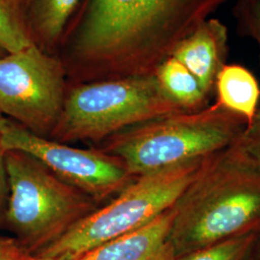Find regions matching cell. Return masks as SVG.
<instances>
[{"instance_id":"6da1fadb","label":"cell","mask_w":260,"mask_h":260,"mask_svg":"<svg viewBox=\"0 0 260 260\" xmlns=\"http://www.w3.org/2000/svg\"><path fill=\"white\" fill-rule=\"evenodd\" d=\"M229 0H93L78 39L82 56L133 60L155 74L178 44Z\"/></svg>"},{"instance_id":"7a4b0ae2","label":"cell","mask_w":260,"mask_h":260,"mask_svg":"<svg viewBox=\"0 0 260 260\" xmlns=\"http://www.w3.org/2000/svg\"><path fill=\"white\" fill-rule=\"evenodd\" d=\"M174 207L170 241L177 258L260 233V166L234 144L203 160Z\"/></svg>"},{"instance_id":"3957f363","label":"cell","mask_w":260,"mask_h":260,"mask_svg":"<svg viewBox=\"0 0 260 260\" xmlns=\"http://www.w3.org/2000/svg\"><path fill=\"white\" fill-rule=\"evenodd\" d=\"M246 128L240 116L214 103L123 130L101 149L120 159L135 178L204 160L234 145Z\"/></svg>"},{"instance_id":"277c9868","label":"cell","mask_w":260,"mask_h":260,"mask_svg":"<svg viewBox=\"0 0 260 260\" xmlns=\"http://www.w3.org/2000/svg\"><path fill=\"white\" fill-rule=\"evenodd\" d=\"M8 198L2 218L19 248L35 253L96 208L82 191L55 176L35 158L4 151Z\"/></svg>"},{"instance_id":"5b68a950","label":"cell","mask_w":260,"mask_h":260,"mask_svg":"<svg viewBox=\"0 0 260 260\" xmlns=\"http://www.w3.org/2000/svg\"><path fill=\"white\" fill-rule=\"evenodd\" d=\"M202 162L135 177L110 203L95 208L59 238L32 254L54 260H75L107 242L139 230L175 206Z\"/></svg>"},{"instance_id":"8992f818","label":"cell","mask_w":260,"mask_h":260,"mask_svg":"<svg viewBox=\"0 0 260 260\" xmlns=\"http://www.w3.org/2000/svg\"><path fill=\"white\" fill-rule=\"evenodd\" d=\"M162 90L155 74L81 85L66 96L49 138L61 143L108 139L123 130L182 113Z\"/></svg>"},{"instance_id":"52a82bcc","label":"cell","mask_w":260,"mask_h":260,"mask_svg":"<svg viewBox=\"0 0 260 260\" xmlns=\"http://www.w3.org/2000/svg\"><path fill=\"white\" fill-rule=\"evenodd\" d=\"M65 100L62 67L35 44L0 56V114L48 138Z\"/></svg>"},{"instance_id":"ba28073f","label":"cell","mask_w":260,"mask_h":260,"mask_svg":"<svg viewBox=\"0 0 260 260\" xmlns=\"http://www.w3.org/2000/svg\"><path fill=\"white\" fill-rule=\"evenodd\" d=\"M0 149L35 158L96 204L121 192L134 179L120 159L103 149H76L37 135L8 119L0 129Z\"/></svg>"},{"instance_id":"9c48e42d","label":"cell","mask_w":260,"mask_h":260,"mask_svg":"<svg viewBox=\"0 0 260 260\" xmlns=\"http://www.w3.org/2000/svg\"><path fill=\"white\" fill-rule=\"evenodd\" d=\"M172 56L185 66L211 98L217 75L229 56L228 28L219 19H205L178 44Z\"/></svg>"},{"instance_id":"30bf717a","label":"cell","mask_w":260,"mask_h":260,"mask_svg":"<svg viewBox=\"0 0 260 260\" xmlns=\"http://www.w3.org/2000/svg\"><path fill=\"white\" fill-rule=\"evenodd\" d=\"M175 207L137 231L107 242L75 260H176L170 241Z\"/></svg>"},{"instance_id":"8fae6325","label":"cell","mask_w":260,"mask_h":260,"mask_svg":"<svg viewBox=\"0 0 260 260\" xmlns=\"http://www.w3.org/2000/svg\"><path fill=\"white\" fill-rule=\"evenodd\" d=\"M214 92L216 104L243 118L250 126L260 101V87L255 76L240 65L223 66L217 75Z\"/></svg>"},{"instance_id":"7c38bea8","label":"cell","mask_w":260,"mask_h":260,"mask_svg":"<svg viewBox=\"0 0 260 260\" xmlns=\"http://www.w3.org/2000/svg\"><path fill=\"white\" fill-rule=\"evenodd\" d=\"M155 75L162 90L183 111H201L209 105L210 96L199 80L173 56L158 67Z\"/></svg>"},{"instance_id":"4fadbf2b","label":"cell","mask_w":260,"mask_h":260,"mask_svg":"<svg viewBox=\"0 0 260 260\" xmlns=\"http://www.w3.org/2000/svg\"><path fill=\"white\" fill-rule=\"evenodd\" d=\"M30 0H0V47L6 53L18 52L33 45L27 8Z\"/></svg>"},{"instance_id":"5bb4252c","label":"cell","mask_w":260,"mask_h":260,"mask_svg":"<svg viewBox=\"0 0 260 260\" xmlns=\"http://www.w3.org/2000/svg\"><path fill=\"white\" fill-rule=\"evenodd\" d=\"M79 0H33L32 19L40 36L48 43L60 36Z\"/></svg>"},{"instance_id":"9a60e30c","label":"cell","mask_w":260,"mask_h":260,"mask_svg":"<svg viewBox=\"0 0 260 260\" xmlns=\"http://www.w3.org/2000/svg\"><path fill=\"white\" fill-rule=\"evenodd\" d=\"M259 233H251L191 251L176 260H251Z\"/></svg>"},{"instance_id":"2e32d148","label":"cell","mask_w":260,"mask_h":260,"mask_svg":"<svg viewBox=\"0 0 260 260\" xmlns=\"http://www.w3.org/2000/svg\"><path fill=\"white\" fill-rule=\"evenodd\" d=\"M235 17L242 31L252 38L260 49V0H238Z\"/></svg>"},{"instance_id":"e0dca14e","label":"cell","mask_w":260,"mask_h":260,"mask_svg":"<svg viewBox=\"0 0 260 260\" xmlns=\"http://www.w3.org/2000/svg\"><path fill=\"white\" fill-rule=\"evenodd\" d=\"M235 145L260 166V110L252 123L246 128Z\"/></svg>"},{"instance_id":"ac0fdd59","label":"cell","mask_w":260,"mask_h":260,"mask_svg":"<svg viewBox=\"0 0 260 260\" xmlns=\"http://www.w3.org/2000/svg\"><path fill=\"white\" fill-rule=\"evenodd\" d=\"M8 178L5 166L4 151L0 149V219L4 212L8 198Z\"/></svg>"},{"instance_id":"d6986e66","label":"cell","mask_w":260,"mask_h":260,"mask_svg":"<svg viewBox=\"0 0 260 260\" xmlns=\"http://www.w3.org/2000/svg\"><path fill=\"white\" fill-rule=\"evenodd\" d=\"M20 251L16 241L0 235V260H20Z\"/></svg>"},{"instance_id":"ffe728a7","label":"cell","mask_w":260,"mask_h":260,"mask_svg":"<svg viewBox=\"0 0 260 260\" xmlns=\"http://www.w3.org/2000/svg\"><path fill=\"white\" fill-rule=\"evenodd\" d=\"M21 250V249H20ZM20 260H54L51 258H47V257H43V256H39L36 254H32V253H28L26 251H20Z\"/></svg>"},{"instance_id":"44dd1931","label":"cell","mask_w":260,"mask_h":260,"mask_svg":"<svg viewBox=\"0 0 260 260\" xmlns=\"http://www.w3.org/2000/svg\"><path fill=\"white\" fill-rule=\"evenodd\" d=\"M6 121H7V119L2 114H0V129L2 128V126L4 125V123L6 122Z\"/></svg>"},{"instance_id":"7402d4cb","label":"cell","mask_w":260,"mask_h":260,"mask_svg":"<svg viewBox=\"0 0 260 260\" xmlns=\"http://www.w3.org/2000/svg\"><path fill=\"white\" fill-rule=\"evenodd\" d=\"M5 53H6V52H5V51L0 47V56L3 55V54H5Z\"/></svg>"},{"instance_id":"603a6c76","label":"cell","mask_w":260,"mask_h":260,"mask_svg":"<svg viewBox=\"0 0 260 260\" xmlns=\"http://www.w3.org/2000/svg\"><path fill=\"white\" fill-rule=\"evenodd\" d=\"M258 238H259V240H260V233H259V235H258Z\"/></svg>"}]
</instances>
